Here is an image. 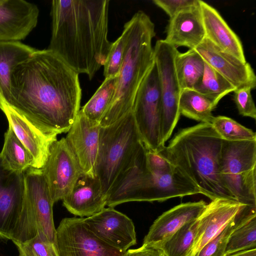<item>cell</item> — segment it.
<instances>
[{
    "instance_id": "6da1fadb",
    "label": "cell",
    "mask_w": 256,
    "mask_h": 256,
    "mask_svg": "<svg viewBox=\"0 0 256 256\" xmlns=\"http://www.w3.org/2000/svg\"><path fill=\"white\" fill-rule=\"evenodd\" d=\"M81 98L78 74L52 50L36 49L14 68L7 104L43 134L58 136L70 130Z\"/></svg>"
},
{
    "instance_id": "7a4b0ae2",
    "label": "cell",
    "mask_w": 256,
    "mask_h": 256,
    "mask_svg": "<svg viewBox=\"0 0 256 256\" xmlns=\"http://www.w3.org/2000/svg\"><path fill=\"white\" fill-rule=\"evenodd\" d=\"M108 0H54L48 50L78 74L91 80L104 66L112 42L108 38Z\"/></svg>"
},
{
    "instance_id": "3957f363",
    "label": "cell",
    "mask_w": 256,
    "mask_h": 256,
    "mask_svg": "<svg viewBox=\"0 0 256 256\" xmlns=\"http://www.w3.org/2000/svg\"><path fill=\"white\" fill-rule=\"evenodd\" d=\"M223 142L210 124L200 122L180 130L160 153L211 200L237 201L220 178Z\"/></svg>"
},
{
    "instance_id": "277c9868",
    "label": "cell",
    "mask_w": 256,
    "mask_h": 256,
    "mask_svg": "<svg viewBox=\"0 0 256 256\" xmlns=\"http://www.w3.org/2000/svg\"><path fill=\"white\" fill-rule=\"evenodd\" d=\"M126 46L118 76L114 94L102 115L100 124L108 126L132 111L136 92L154 62L152 40L154 25L145 12L134 14L124 26Z\"/></svg>"
},
{
    "instance_id": "5b68a950",
    "label": "cell",
    "mask_w": 256,
    "mask_h": 256,
    "mask_svg": "<svg viewBox=\"0 0 256 256\" xmlns=\"http://www.w3.org/2000/svg\"><path fill=\"white\" fill-rule=\"evenodd\" d=\"M147 149L144 144L118 176L107 194L106 206L114 208L129 202H163L176 197L200 194L176 168L155 174L146 167Z\"/></svg>"
},
{
    "instance_id": "8992f818",
    "label": "cell",
    "mask_w": 256,
    "mask_h": 256,
    "mask_svg": "<svg viewBox=\"0 0 256 256\" xmlns=\"http://www.w3.org/2000/svg\"><path fill=\"white\" fill-rule=\"evenodd\" d=\"M143 144L132 111L100 128L95 174L106 195Z\"/></svg>"
},
{
    "instance_id": "52a82bcc",
    "label": "cell",
    "mask_w": 256,
    "mask_h": 256,
    "mask_svg": "<svg viewBox=\"0 0 256 256\" xmlns=\"http://www.w3.org/2000/svg\"><path fill=\"white\" fill-rule=\"evenodd\" d=\"M24 172L8 168L0 156V238L25 243L38 234L24 205Z\"/></svg>"
},
{
    "instance_id": "ba28073f",
    "label": "cell",
    "mask_w": 256,
    "mask_h": 256,
    "mask_svg": "<svg viewBox=\"0 0 256 256\" xmlns=\"http://www.w3.org/2000/svg\"><path fill=\"white\" fill-rule=\"evenodd\" d=\"M220 178L238 202L256 208V140H224Z\"/></svg>"
},
{
    "instance_id": "9c48e42d",
    "label": "cell",
    "mask_w": 256,
    "mask_h": 256,
    "mask_svg": "<svg viewBox=\"0 0 256 256\" xmlns=\"http://www.w3.org/2000/svg\"><path fill=\"white\" fill-rule=\"evenodd\" d=\"M132 111L142 140L148 150L164 148L160 132L161 94L157 68L154 64L136 92Z\"/></svg>"
},
{
    "instance_id": "30bf717a",
    "label": "cell",
    "mask_w": 256,
    "mask_h": 256,
    "mask_svg": "<svg viewBox=\"0 0 256 256\" xmlns=\"http://www.w3.org/2000/svg\"><path fill=\"white\" fill-rule=\"evenodd\" d=\"M178 52L176 47L164 40H157L154 48L160 90V132L164 144L170 138L180 115L179 100L182 90L175 66Z\"/></svg>"
},
{
    "instance_id": "8fae6325",
    "label": "cell",
    "mask_w": 256,
    "mask_h": 256,
    "mask_svg": "<svg viewBox=\"0 0 256 256\" xmlns=\"http://www.w3.org/2000/svg\"><path fill=\"white\" fill-rule=\"evenodd\" d=\"M41 169L54 204L69 194L83 172L65 138L52 144Z\"/></svg>"
},
{
    "instance_id": "7c38bea8",
    "label": "cell",
    "mask_w": 256,
    "mask_h": 256,
    "mask_svg": "<svg viewBox=\"0 0 256 256\" xmlns=\"http://www.w3.org/2000/svg\"><path fill=\"white\" fill-rule=\"evenodd\" d=\"M60 256H123L98 238L86 227L83 218H65L56 229Z\"/></svg>"
},
{
    "instance_id": "4fadbf2b",
    "label": "cell",
    "mask_w": 256,
    "mask_h": 256,
    "mask_svg": "<svg viewBox=\"0 0 256 256\" xmlns=\"http://www.w3.org/2000/svg\"><path fill=\"white\" fill-rule=\"evenodd\" d=\"M24 204L37 232L56 244L52 212L54 204L42 169L29 167L24 171Z\"/></svg>"
},
{
    "instance_id": "5bb4252c",
    "label": "cell",
    "mask_w": 256,
    "mask_h": 256,
    "mask_svg": "<svg viewBox=\"0 0 256 256\" xmlns=\"http://www.w3.org/2000/svg\"><path fill=\"white\" fill-rule=\"evenodd\" d=\"M87 228L98 238L122 252L136 244L134 224L114 208H104L90 216L83 218Z\"/></svg>"
},
{
    "instance_id": "9a60e30c",
    "label": "cell",
    "mask_w": 256,
    "mask_h": 256,
    "mask_svg": "<svg viewBox=\"0 0 256 256\" xmlns=\"http://www.w3.org/2000/svg\"><path fill=\"white\" fill-rule=\"evenodd\" d=\"M204 61L227 80L236 89L256 86V76L248 62H243L216 46L207 38L194 49Z\"/></svg>"
},
{
    "instance_id": "2e32d148",
    "label": "cell",
    "mask_w": 256,
    "mask_h": 256,
    "mask_svg": "<svg viewBox=\"0 0 256 256\" xmlns=\"http://www.w3.org/2000/svg\"><path fill=\"white\" fill-rule=\"evenodd\" d=\"M100 126L80 110L65 138L84 174L95 176Z\"/></svg>"
},
{
    "instance_id": "e0dca14e",
    "label": "cell",
    "mask_w": 256,
    "mask_h": 256,
    "mask_svg": "<svg viewBox=\"0 0 256 256\" xmlns=\"http://www.w3.org/2000/svg\"><path fill=\"white\" fill-rule=\"evenodd\" d=\"M38 6L24 0H0V42L20 41L36 27Z\"/></svg>"
},
{
    "instance_id": "ac0fdd59",
    "label": "cell",
    "mask_w": 256,
    "mask_h": 256,
    "mask_svg": "<svg viewBox=\"0 0 256 256\" xmlns=\"http://www.w3.org/2000/svg\"><path fill=\"white\" fill-rule=\"evenodd\" d=\"M246 206L237 201L216 199L206 204L197 219L194 245L190 252L194 256L218 234Z\"/></svg>"
},
{
    "instance_id": "d6986e66",
    "label": "cell",
    "mask_w": 256,
    "mask_h": 256,
    "mask_svg": "<svg viewBox=\"0 0 256 256\" xmlns=\"http://www.w3.org/2000/svg\"><path fill=\"white\" fill-rule=\"evenodd\" d=\"M0 109L6 116L9 126L32 156L33 168H42L48 158L51 146L57 140V136L43 134L1 100Z\"/></svg>"
},
{
    "instance_id": "ffe728a7",
    "label": "cell",
    "mask_w": 256,
    "mask_h": 256,
    "mask_svg": "<svg viewBox=\"0 0 256 256\" xmlns=\"http://www.w3.org/2000/svg\"><path fill=\"white\" fill-rule=\"evenodd\" d=\"M206 204L202 200L177 205L164 212L150 226L142 244L159 248L187 222L197 219Z\"/></svg>"
},
{
    "instance_id": "44dd1931",
    "label": "cell",
    "mask_w": 256,
    "mask_h": 256,
    "mask_svg": "<svg viewBox=\"0 0 256 256\" xmlns=\"http://www.w3.org/2000/svg\"><path fill=\"white\" fill-rule=\"evenodd\" d=\"M62 200L63 206L71 214L80 218L90 216L103 210L107 196L98 178L82 172L69 194Z\"/></svg>"
},
{
    "instance_id": "7402d4cb",
    "label": "cell",
    "mask_w": 256,
    "mask_h": 256,
    "mask_svg": "<svg viewBox=\"0 0 256 256\" xmlns=\"http://www.w3.org/2000/svg\"><path fill=\"white\" fill-rule=\"evenodd\" d=\"M206 38L202 12L198 5L177 14L170 18L164 40L174 46L194 50Z\"/></svg>"
},
{
    "instance_id": "603a6c76",
    "label": "cell",
    "mask_w": 256,
    "mask_h": 256,
    "mask_svg": "<svg viewBox=\"0 0 256 256\" xmlns=\"http://www.w3.org/2000/svg\"><path fill=\"white\" fill-rule=\"evenodd\" d=\"M206 38L222 50L246 62L242 44L219 12L206 2L199 0Z\"/></svg>"
},
{
    "instance_id": "cb8c5ba5",
    "label": "cell",
    "mask_w": 256,
    "mask_h": 256,
    "mask_svg": "<svg viewBox=\"0 0 256 256\" xmlns=\"http://www.w3.org/2000/svg\"><path fill=\"white\" fill-rule=\"evenodd\" d=\"M36 50L20 41L0 42V100L8 104L14 68Z\"/></svg>"
},
{
    "instance_id": "d4e9b609",
    "label": "cell",
    "mask_w": 256,
    "mask_h": 256,
    "mask_svg": "<svg viewBox=\"0 0 256 256\" xmlns=\"http://www.w3.org/2000/svg\"><path fill=\"white\" fill-rule=\"evenodd\" d=\"M204 61L194 50L177 53L175 66L177 77L182 91L194 90L200 81L204 70Z\"/></svg>"
},
{
    "instance_id": "484cf974",
    "label": "cell",
    "mask_w": 256,
    "mask_h": 256,
    "mask_svg": "<svg viewBox=\"0 0 256 256\" xmlns=\"http://www.w3.org/2000/svg\"><path fill=\"white\" fill-rule=\"evenodd\" d=\"M216 105L210 98L194 90L182 91L179 100L180 114L200 122L211 124Z\"/></svg>"
},
{
    "instance_id": "4316f807",
    "label": "cell",
    "mask_w": 256,
    "mask_h": 256,
    "mask_svg": "<svg viewBox=\"0 0 256 256\" xmlns=\"http://www.w3.org/2000/svg\"><path fill=\"white\" fill-rule=\"evenodd\" d=\"M0 156L6 166L13 171L24 172L34 166L32 156L10 126L4 134V144Z\"/></svg>"
},
{
    "instance_id": "83f0119b",
    "label": "cell",
    "mask_w": 256,
    "mask_h": 256,
    "mask_svg": "<svg viewBox=\"0 0 256 256\" xmlns=\"http://www.w3.org/2000/svg\"><path fill=\"white\" fill-rule=\"evenodd\" d=\"M194 90L211 100L216 106L224 96L234 92L236 88L205 62L202 77Z\"/></svg>"
},
{
    "instance_id": "f1b7e54d",
    "label": "cell",
    "mask_w": 256,
    "mask_h": 256,
    "mask_svg": "<svg viewBox=\"0 0 256 256\" xmlns=\"http://www.w3.org/2000/svg\"><path fill=\"white\" fill-rule=\"evenodd\" d=\"M118 76L105 78L96 91L80 110L88 119L98 122L114 94Z\"/></svg>"
},
{
    "instance_id": "f546056e",
    "label": "cell",
    "mask_w": 256,
    "mask_h": 256,
    "mask_svg": "<svg viewBox=\"0 0 256 256\" xmlns=\"http://www.w3.org/2000/svg\"><path fill=\"white\" fill-rule=\"evenodd\" d=\"M197 219L182 226L159 246L166 256H186L190 253L196 236Z\"/></svg>"
},
{
    "instance_id": "4dcf8cb0",
    "label": "cell",
    "mask_w": 256,
    "mask_h": 256,
    "mask_svg": "<svg viewBox=\"0 0 256 256\" xmlns=\"http://www.w3.org/2000/svg\"><path fill=\"white\" fill-rule=\"evenodd\" d=\"M210 124L224 140L240 142L256 140L255 132L228 117L214 116Z\"/></svg>"
},
{
    "instance_id": "1f68e13d",
    "label": "cell",
    "mask_w": 256,
    "mask_h": 256,
    "mask_svg": "<svg viewBox=\"0 0 256 256\" xmlns=\"http://www.w3.org/2000/svg\"><path fill=\"white\" fill-rule=\"evenodd\" d=\"M256 248V217L236 228L230 235L224 256Z\"/></svg>"
},
{
    "instance_id": "d6a6232c",
    "label": "cell",
    "mask_w": 256,
    "mask_h": 256,
    "mask_svg": "<svg viewBox=\"0 0 256 256\" xmlns=\"http://www.w3.org/2000/svg\"><path fill=\"white\" fill-rule=\"evenodd\" d=\"M16 246L20 256H60L56 244L42 233H38L25 243Z\"/></svg>"
},
{
    "instance_id": "836d02e7",
    "label": "cell",
    "mask_w": 256,
    "mask_h": 256,
    "mask_svg": "<svg viewBox=\"0 0 256 256\" xmlns=\"http://www.w3.org/2000/svg\"><path fill=\"white\" fill-rule=\"evenodd\" d=\"M126 40V34L123 30L122 34L116 41L112 42L104 65V76L105 78L118 76L124 57Z\"/></svg>"
},
{
    "instance_id": "e575fe53",
    "label": "cell",
    "mask_w": 256,
    "mask_h": 256,
    "mask_svg": "<svg viewBox=\"0 0 256 256\" xmlns=\"http://www.w3.org/2000/svg\"><path fill=\"white\" fill-rule=\"evenodd\" d=\"M234 218L202 248L197 254V256H224L229 238L236 228L234 222Z\"/></svg>"
},
{
    "instance_id": "d590c367",
    "label": "cell",
    "mask_w": 256,
    "mask_h": 256,
    "mask_svg": "<svg viewBox=\"0 0 256 256\" xmlns=\"http://www.w3.org/2000/svg\"><path fill=\"white\" fill-rule=\"evenodd\" d=\"M252 90L248 87L236 89L234 92V100L240 115L256 120V108L251 94Z\"/></svg>"
},
{
    "instance_id": "8d00e7d4",
    "label": "cell",
    "mask_w": 256,
    "mask_h": 256,
    "mask_svg": "<svg viewBox=\"0 0 256 256\" xmlns=\"http://www.w3.org/2000/svg\"><path fill=\"white\" fill-rule=\"evenodd\" d=\"M146 167L152 173L164 174L174 171L176 168L160 152L147 150L146 154Z\"/></svg>"
},
{
    "instance_id": "74e56055",
    "label": "cell",
    "mask_w": 256,
    "mask_h": 256,
    "mask_svg": "<svg viewBox=\"0 0 256 256\" xmlns=\"http://www.w3.org/2000/svg\"><path fill=\"white\" fill-rule=\"evenodd\" d=\"M156 6L172 18L180 12L199 4V0H154Z\"/></svg>"
},
{
    "instance_id": "f35d334b",
    "label": "cell",
    "mask_w": 256,
    "mask_h": 256,
    "mask_svg": "<svg viewBox=\"0 0 256 256\" xmlns=\"http://www.w3.org/2000/svg\"><path fill=\"white\" fill-rule=\"evenodd\" d=\"M123 256H166L160 248L142 244L136 249L128 250Z\"/></svg>"
},
{
    "instance_id": "ab89813d",
    "label": "cell",
    "mask_w": 256,
    "mask_h": 256,
    "mask_svg": "<svg viewBox=\"0 0 256 256\" xmlns=\"http://www.w3.org/2000/svg\"><path fill=\"white\" fill-rule=\"evenodd\" d=\"M227 256H256V248L242 250Z\"/></svg>"
},
{
    "instance_id": "60d3db41",
    "label": "cell",
    "mask_w": 256,
    "mask_h": 256,
    "mask_svg": "<svg viewBox=\"0 0 256 256\" xmlns=\"http://www.w3.org/2000/svg\"><path fill=\"white\" fill-rule=\"evenodd\" d=\"M191 256L190 254H188V256ZM194 256H197V254H196Z\"/></svg>"
},
{
    "instance_id": "b9f144b4",
    "label": "cell",
    "mask_w": 256,
    "mask_h": 256,
    "mask_svg": "<svg viewBox=\"0 0 256 256\" xmlns=\"http://www.w3.org/2000/svg\"><path fill=\"white\" fill-rule=\"evenodd\" d=\"M19 256H20L19 255Z\"/></svg>"
}]
</instances>
